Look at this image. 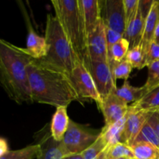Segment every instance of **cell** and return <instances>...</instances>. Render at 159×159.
Returning <instances> with one entry per match:
<instances>
[{"label":"cell","instance_id":"cell-1","mask_svg":"<svg viewBox=\"0 0 159 159\" xmlns=\"http://www.w3.org/2000/svg\"><path fill=\"white\" fill-rule=\"evenodd\" d=\"M33 102L53 107H66L82 101L69 75L33 59L26 68Z\"/></svg>","mask_w":159,"mask_h":159},{"label":"cell","instance_id":"cell-2","mask_svg":"<svg viewBox=\"0 0 159 159\" xmlns=\"http://www.w3.org/2000/svg\"><path fill=\"white\" fill-rule=\"evenodd\" d=\"M33 59L26 48L0 38V85L9 99L20 105L34 102L26 71Z\"/></svg>","mask_w":159,"mask_h":159},{"label":"cell","instance_id":"cell-3","mask_svg":"<svg viewBox=\"0 0 159 159\" xmlns=\"http://www.w3.org/2000/svg\"><path fill=\"white\" fill-rule=\"evenodd\" d=\"M44 37L48 45L47 55L39 61L69 75L80 58L75 53L57 18L51 14L47 15Z\"/></svg>","mask_w":159,"mask_h":159},{"label":"cell","instance_id":"cell-4","mask_svg":"<svg viewBox=\"0 0 159 159\" xmlns=\"http://www.w3.org/2000/svg\"><path fill=\"white\" fill-rule=\"evenodd\" d=\"M51 3L75 53L83 61L87 54V34L79 0H52Z\"/></svg>","mask_w":159,"mask_h":159},{"label":"cell","instance_id":"cell-5","mask_svg":"<svg viewBox=\"0 0 159 159\" xmlns=\"http://www.w3.org/2000/svg\"><path fill=\"white\" fill-rule=\"evenodd\" d=\"M99 134L70 120L68 130L60 142L64 155L82 153L96 141Z\"/></svg>","mask_w":159,"mask_h":159},{"label":"cell","instance_id":"cell-6","mask_svg":"<svg viewBox=\"0 0 159 159\" xmlns=\"http://www.w3.org/2000/svg\"><path fill=\"white\" fill-rule=\"evenodd\" d=\"M83 62L89 71L102 100L111 94L116 88V81L108 62L93 61L85 57Z\"/></svg>","mask_w":159,"mask_h":159},{"label":"cell","instance_id":"cell-7","mask_svg":"<svg viewBox=\"0 0 159 159\" xmlns=\"http://www.w3.org/2000/svg\"><path fill=\"white\" fill-rule=\"evenodd\" d=\"M69 77L81 100L85 99H93L97 103L99 108L102 105V100L83 61L81 59L77 61Z\"/></svg>","mask_w":159,"mask_h":159},{"label":"cell","instance_id":"cell-8","mask_svg":"<svg viewBox=\"0 0 159 159\" xmlns=\"http://www.w3.org/2000/svg\"><path fill=\"white\" fill-rule=\"evenodd\" d=\"M101 17L106 26L124 36L126 30V19L124 0L100 1Z\"/></svg>","mask_w":159,"mask_h":159},{"label":"cell","instance_id":"cell-9","mask_svg":"<svg viewBox=\"0 0 159 159\" xmlns=\"http://www.w3.org/2000/svg\"><path fill=\"white\" fill-rule=\"evenodd\" d=\"M85 57L93 61L108 62L107 32L102 19L87 36V54Z\"/></svg>","mask_w":159,"mask_h":159},{"label":"cell","instance_id":"cell-10","mask_svg":"<svg viewBox=\"0 0 159 159\" xmlns=\"http://www.w3.org/2000/svg\"><path fill=\"white\" fill-rule=\"evenodd\" d=\"M152 113V111L136 110L129 106L121 143L131 147Z\"/></svg>","mask_w":159,"mask_h":159},{"label":"cell","instance_id":"cell-11","mask_svg":"<svg viewBox=\"0 0 159 159\" xmlns=\"http://www.w3.org/2000/svg\"><path fill=\"white\" fill-rule=\"evenodd\" d=\"M129 106L123 99L112 93L102 100L99 109L102 110L105 119V126L108 127L120 120L127 114Z\"/></svg>","mask_w":159,"mask_h":159},{"label":"cell","instance_id":"cell-12","mask_svg":"<svg viewBox=\"0 0 159 159\" xmlns=\"http://www.w3.org/2000/svg\"><path fill=\"white\" fill-rule=\"evenodd\" d=\"M81 12L87 36L96 28L101 17V6L99 0H79Z\"/></svg>","mask_w":159,"mask_h":159},{"label":"cell","instance_id":"cell-13","mask_svg":"<svg viewBox=\"0 0 159 159\" xmlns=\"http://www.w3.org/2000/svg\"><path fill=\"white\" fill-rule=\"evenodd\" d=\"M26 51L34 59L40 60L47 55L48 45L44 37L39 35L31 24L28 23V35L26 39Z\"/></svg>","mask_w":159,"mask_h":159},{"label":"cell","instance_id":"cell-14","mask_svg":"<svg viewBox=\"0 0 159 159\" xmlns=\"http://www.w3.org/2000/svg\"><path fill=\"white\" fill-rule=\"evenodd\" d=\"M70 119L67 113L66 107H56V111L52 116L50 127L51 137L57 142H61L68 130Z\"/></svg>","mask_w":159,"mask_h":159},{"label":"cell","instance_id":"cell-15","mask_svg":"<svg viewBox=\"0 0 159 159\" xmlns=\"http://www.w3.org/2000/svg\"><path fill=\"white\" fill-rule=\"evenodd\" d=\"M159 23V1L154 0L152 9L144 22V33H143L141 44L148 54V48L154 40L155 30Z\"/></svg>","mask_w":159,"mask_h":159},{"label":"cell","instance_id":"cell-16","mask_svg":"<svg viewBox=\"0 0 159 159\" xmlns=\"http://www.w3.org/2000/svg\"><path fill=\"white\" fill-rule=\"evenodd\" d=\"M144 22L145 20L141 16L138 7V13L134 20L126 27L125 33L123 37L125 38L130 44V49L138 46L141 43L143 33H144Z\"/></svg>","mask_w":159,"mask_h":159},{"label":"cell","instance_id":"cell-17","mask_svg":"<svg viewBox=\"0 0 159 159\" xmlns=\"http://www.w3.org/2000/svg\"><path fill=\"white\" fill-rule=\"evenodd\" d=\"M41 147L40 155L37 159H62L64 155L63 152L60 146V142H57L51 137V132L46 134L43 140L39 143Z\"/></svg>","mask_w":159,"mask_h":159},{"label":"cell","instance_id":"cell-18","mask_svg":"<svg viewBox=\"0 0 159 159\" xmlns=\"http://www.w3.org/2000/svg\"><path fill=\"white\" fill-rule=\"evenodd\" d=\"M113 93L127 104L130 102L134 103V102L140 100L144 96V95L146 94L145 89L144 88V86H133L127 80L124 81V84L120 88L116 87Z\"/></svg>","mask_w":159,"mask_h":159},{"label":"cell","instance_id":"cell-19","mask_svg":"<svg viewBox=\"0 0 159 159\" xmlns=\"http://www.w3.org/2000/svg\"><path fill=\"white\" fill-rule=\"evenodd\" d=\"M130 107L134 109L145 111H156L159 109V86L144 95L140 100L134 102Z\"/></svg>","mask_w":159,"mask_h":159},{"label":"cell","instance_id":"cell-20","mask_svg":"<svg viewBox=\"0 0 159 159\" xmlns=\"http://www.w3.org/2000/svg\"><path fill=\"white\" fill-rule=\"evenodd\" d=\"M125 122L126 116L113 125L108 127H103L102 129L100 134L105 138L106 141L108 144V147L114 145L118 143H121Z\"/></svg>","mask_w":159,"mask_h":159},{"label":"cell","instance_id":"cell-21","mask_svg":"<svg viewBox=\"0 0 159 159\" xmlns=\"http://www.w3.org/2000/svg\"><path fill=\"white\" fill-rule=\"evenodd\" d=\"M129 50H130L129 42L124 37L120 39L112 46L111 49L108 51V63L111 70H113L116 64L126 58Z\"/></svg>","mask_w":159,"mask_h":159},{"label":"cell","instance_id":"cell-22","mask_svg":"<svg viewBox=\"0 0 159 159\" xmlns=\"http://www.w3.org/2000/svg\"><path fill=\"white\" fill-rule=\"evenodd\" d=\"M41 147L40 144H31L18 150H9L0 159H34L40 155Z\"/></svg>","mask_w":159,"mask_h":159},{"label":"cell","instance_id":"cell-23","mask_svg":"<svg viewBox=\"0 0 159 159\" xmlns=\"http://www.w3.org/2000/svg\"><path fill=\"white\" fill-rule=\"evenodd\" d=\"M134 157L136 159H159V149L148 142L134 143L131 146Z\"/></svg>","mask_w":159,"mask_h":159},{"label":"cell","instance_id":"cell-24","mask_svg":"<svg viewBox=\"0 0 159 159\" xmlns=\"http://www.w3.org/2000/svg\"><path fill=\"white\" fill-rule=\"evenodd\" d=\"M126 59L130 62L133 68L141 70L147 66V52L141 43L129 50Z\"/></svg>","mask_w":159,"mask_h":159},{"label":"cell","instance_id":"cell-25","mask_svg":"<svg viewBox=\"0 0 159 159\" xmlns=\"http://www.w3.org/2000/svg\"><path fill=\"white\" fill-rule=\"evenodd\" d=\"M108 147L105 138L99 133V137L93 144L82 152L84 159H97L98 157Z\"/></svg>","mask_w":159,"mask_h":159},{"label":"cell","instance_id":"cell-26","mask_svg":"<svg viewBox=\"0 0 159 159\" xmlns=\"http://www.w3.org/2000/svg\"><path fill=\"white\" fill-rule=\"evenodd\" d=\"M107 159H116L123 157L129 158H134L131 148L124 143H118L113 146L107 147Z\"/></svg>","mask_w":159,"mask_h":159},{"label":"cell","instance_id":"cell-27","mask_svg":"<svg viewBox=\"0 0 159 159\" xmlns=\"http://www.w3.org/2000/svg\"><path fill=\"white\" fill-rule=\"evenodd\" d=\"M141 141L149 143V144H152V145H154L157 148L159 149V137L156 134V132L155 131V130L148 123V121L143 126L142 129L140 131L134 143L141 142Z\"/></svg>","mask_w":159,"mask_h":159},{"label":"cell","instance_id":"cell-28","mask_svg":"<svg viewBox=\"0 0 159 159\" xmlns=\"http://www.w3.org/2000/svg\"><path fill=\"white\" fill-rule=\"evenodd\" d=\"M148 75L145 84L143 86L145 89L146 93L153 89L159 86V61L153 62L148 66Z\"/></svg>","mask_w":159,"mask_h":159},{"label":"cell","instance_id":"cell-29","mask_svg":"<svg viewBox=\"0 0 159 159\" xmlns=\"http://www.w3.org/2000/svg\"><path fill=\"white\" fill-rule=\"evenodd\" d=\"M132 69H133V68H132L131 65L126 58L120 61L119 63L115 65L114 68L112 70L115 81L116 79H124L125 81L127 80V79L130 76V74L131 73Z\"/></svg>","mask_w":159,"mask_h":159},{"label":"cell","instance_id":"cell-30","mask_svg":"<svg viewBox=\"0 0 159 159\" xmlns=\"http://www.w3.org/2000/svg\"><path fill=\"white\" fill-rule=\"evenodd\" d=\"M124 12H125L126 26L129 24L136 16L138 11L139 0H124Z\"/></svg>","mask_w":159,"mask_h":159},{"label":"cell","instance_id":"cell-31","mask_svg":"<svg viewBox=\"0 0 159 159\" xmlns=\"http://www.w3.org/2000/svg\"><path fill=\"white\" fill-rule=\"evenodd\" d=\"M157 61H159V45L152 41L147 54V67Z\"/></svg>","mask_w":159,"mask_h":159},{"label":"cell","instance_id":"cell-32","mask_svg":"<svg viewBox=\"0 0 159 159\" xmlns=\"http://www.w3.org/2000/svg\"><path fill=\"white\" fill-rule=\"evenodd\" d=\"M106 32H107V47H108V51L111 49L112 46L115 43L118 41L120 39L123 37L120 34H119L116 31L110 29V28L106 26Z\"/></svg>","mask_w":159,"mask_h":159},{"label":"cell","instance_id":"cell-33","mask_svg":"<svg viewBox=\"0 0 159 159\" xmlns=\"http://www.w3.org/2000/svg\"><path fill=\"white\" fill-rule=\"evenodd\" d=\"M154 2V0H139V10L141 12V16L144 17V20H146L151 9H152V4Z\"/></svg>","mask_w":159,"mask_h":159},{"label":"cell","instance_id":"cell-34","mask_svg":"<svg viewBox=\"0 0 159 159\" xmlns=\"http://www.w3.org/2000/svg\"><path fill=\"white\" fill-rule=\"evenodd\" d=\"M148 123L151 125V127L155 130L156 134L159 137V112L154 111L150 115L148 119Z\"/></svg>","mask_w":159,"mask_h":159},{"label":"cell","instance_id":"cell-35","mask_svg":"<svg viewBox=\"0 0 159 159\" xmlns=\"http://www.w3.org/2000/svg\"><path fill=\"white\" fill-rule=\"evenodd\" d=\"M9 151V145H8L7 141L5 138L0 137V157L4 155Z\"/></svg>","mask_w":159,"mask_h":159},{"label":"cell","instance_id":"cell-36","mask_svg":"<svg viewBox=\"0 0 159 159\" xmlns=\"http://www.w3.org/2000/svg\"><path fill=\"white\" fill-rule=\"evenodd\" d=\"M62 159H84L83 155L80 154H71V155H65Z\"/></svg>","mask_w":159,"mask_h":159},{"label":"cell","instance_id":"cell-37","mask_svg":"<svg viewBox=\"0 0 159 159\" xmlns=\"http://www.w3.org/2000/svg\"><path fill=\"white\" fill-rule=\"evenodd\" d=\"M153 41H155V43H158V44L159 45V23L158 24V26H157L156 30H155Z\"/></svg>","mask_w":159,"mask_h":159},{"label":"cell","instance_id":"cell-38","mask_svg":"<svg viewBox=\"0 0 159 159\" xmlns=\"http://www.w3.org/2000/svg\"><path fill=\"white\" fill-rule=\"evenodd\" d=\"M116 159H131V158H127V157H123V158H116Z\"/></svg>","mask_w":159,"mask_h":159},{"label":"cell","instance_id":"cell-39","mask_svg":"<svg viewBox=\"0 0 159 159\" xmlns=\"http://www.w3.org/2000/svg\"><path fill=\"white\" fill-rule=\"evenodd\" d=\"M156 111H158V112H159V109H158V110H156Z\"/></svg>","mask_w":159,"mask_h":159},{"label":"cell","instance_id":"cell-40","mask_svg":"<svg viewBox=\"0 0 159 159\" xmlns=\"http://www.w3.org/2000/svg\"><path fill=\"white\" fill-rule=\"evenodd\" d=\"M131 159H136V158H131Z\"/></svg>","mask_w":159,"mask_h":159}]
</instances>
